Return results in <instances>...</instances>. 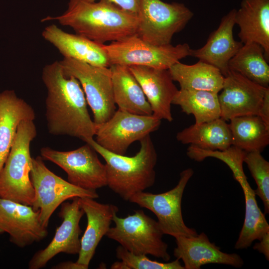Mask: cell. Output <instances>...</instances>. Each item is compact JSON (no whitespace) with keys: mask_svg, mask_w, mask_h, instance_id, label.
Returning a JSON list of instances; mask_svg holds the SVG:
<instances>
[{"mask_svg":"<svg viewBox=\"0 0 269 269\" xmlns=\"http://www.w3.org/2000/svg\"><path fill=\"white\" fill-rule=\"evenodd\" d=\"M41 77L47 89L45 116L48 133L77 137L85 142L93 138L95 123L78 80L65 74L60 61L46 65Z\"/></svg>","mask_w":269,"mask_h":269,"instance_id":"cell-1","label":"cell"},{"mask_svg":"<svg viewBox=\"0 0 269 269\" xmlns=\"http://www.w3.org/2000/svg\"><path fill=\"white\" fill-rule=\"evenodd\" d=\"M54 20L70 27L76 34L104 44L136 34L138 18L136 14L106 0H69L64 13L47 16L41 21Z\"/></svg>","mask_w":269,"mask_h":269,"instance_id":"cell-2","label":"cell"},{"mask_svg":"<svg viewBox=\"0 0 269 269\" xmlns=\"http://www.w3.org/2000/svg\"><path fill=\"white\" fill-rule=\"evenodd\" d=\"M139 141L140 149L133 156L111 152L93 138L86 142L106 162L107 186L126 201L134 194L151 187L155 180L154 168L157 155L150 134Z\"/></svg>","mask_w":269,"mask_h":269,"instance_id":"cell-3","label":"cell"},{"mask_svg":"<svg viewBox=\"0 0 269 269\" xmlns=\"http://www.w3.org/2000/svg\"><path fill=\"white\" fill-rule=\"evenodd\" d=\"M37 135L33 120L19 124L12 145L0 172V198L32 206L34 190L30 180V144Z\"/></svg>","mask_w":269,"mask_h":269,"instance_id":"cell-4","label":"cell"},{"mask_svg":"<svg viewBox=\"0 0 269 269\" xmlns=\"http://www.w3.org/2000/svg\"><path fill=\"white\" fill-rule=\"evenodd\" d=\"M113 222L115 225L106 236L127 250L135 255H150L165 262L170 260L168 245L162 239L164 234L157 221L142 210L125 218L116 215Z\"/></svg>","mask_w":269,"mask_h":269,"instance_id":"cell-5","label":"cell"},{"mask_svg":"<svg viewBox=\"0 0 269 269\" xmlns=\"http://www.w3.org/2000/svg\"><path fill=\"white\" fill-rule=\"evenodd\" d=\"M193 15L181 3L140 0L136 34L153 45L171 44L174 34L182 30Z\"/></svg>","mask_w":269,"mask_h":269,"instance_id":"cell-6","label":"cell"},{"mask_svg":"<svg viewBox=\"0 0 269 269\" xmlns=\"http://www.w3.org/2000/svg\"><path fill=\"white\" fill-rule=\"evenodd\" d=\"M110 65H140L168 69L181 59L190 56L187 43L157 46L143 40L136 34L120 41L103 44Z\"/></svg>","mask_w":269,"mask_h":269,"instance_id":"cell-7","label":"cell"},{"mask_svg":"<svg viewBox=\"0 0 269 269\" xmlns=\"http://www.w3.org/2000/svg\"><path fill=\"white\" fill-rule=\"evenodd\" d=\"M43 160L40 155L32 157L30 177L34 197L31 206L34 210H39L40 221L47 227L53 213L67 200L75 197L96 199L99 195L96 191L79 188L58 176L47 167Z\"/></svg>","mask_w":269,"mask_h":269,"instance_id":"cell-8","label":"cell"},{"mask_svg":"<svg viewBox=\"0 0 269 269\" xmlns=\"http://www.w3.org/2000/svg\"><path fill=\"white\" fill-rule=\"evenodd\" d=\"M64 72L79 82L96 124L108 120L116 111L111 72L109 67H97L72 58L60 61Z\"/></svg>","mask_w":269,"mask_h":269,"instance_id":"cell-9","label":"cell"},{"mask_svg":"<svg viewBox=\"0 0 269 269\" xmlns=\"http://www.w3.org/2000/svg\"><path fill=\"white\" fill-rule=\"evenodd\" d=\"M193 173L192 168H187L181 171L177 184L172 189L160 194L141 191L134 194L129 201L153 212L164 234L174 238L195 236L197 235L196 230L185 225L181 211L183 194Z\"/></svg>","mask_w":269,"mask_h":269,"instance_id":"cell-10","label":"cell"},{"mask_svg":"<svg viewBox=\"0 0 269 269\" xmlns=\"http://www.w3.org/2000/svg\"><path fill=\"white\" fill-rule=\"evenodd\" d=\"M40 153L43 160L50 161L62 169L67 175V181L76 186L96 191L107 186L105 164L88 143L65 151L43 147Z\"/></svg>","mask_w":269,"mask_h":269,"instance_id":"cell-11","label":"cell"},{"mask_svg":"<svg viewBox=\"0 0 269 269\" xmlns=\"http://www.w3.org/2000/svg\"><path fill=\"white\" fill-rule=\"evenodd\" d=\"M161 120L118 109L107 121L95 124V140L108 151L125 155L130 145L158 129Z\"/></svg>","mask_w":269,"mask_h":269,"instance_id":"cell-12","label":"cell"},{"mask_svg":"<svg viewBox=\"0 0 269 269\" xmlns=\"http://www.w3.org/2000/svg\"><path fill=\"white\" fill-rule=\"evenodd\" d=\"M84 214L80 206L79 197L73 198L71 202H64L61 204L59 216L62 222L56 229L47 246L33 255L28 263V269L43 268L59 253L78 254L81 248L79 237L82 233L79 224Z\"/></svg>","mask_w":269,"mask_h":269,"instance_id":"cell-13","label":"cell"},{"mask_svg":"<svg viewBox=\"0 0 269 269\" xmlns=\"http://www.w3.org/2000/svg\"><path fill=\"white\" fill-rule=\"evenodd\" d=\"M269 88L229 70L224 77L221 93L218 94L220 118L227 121L239 116L258 115Z\"/></svg>","mask_w":269,"mask_h":269,"instance_id":"cell-14","label":"cell"},{"mask_svg":"<svg viewBox=\"0 0 269 269\" xmlns=\"http://www.w3.org/2000/svg\"><path fill=\"white\" fill-rule=\"evenodd\" d=\"M47 228L40 221L39 210L0 198V234L7 233L12 244L23 248L39 242L47 237Z\"/></svg>","mask_w":269,"mask_h":269,"instance_id":"cell-15","label":"cell"},{"mask_svg":"<svg viewBox=\"0 0 269 269\" xmlns=\"http://www.w3.org/2000/svg\"><path fill=\"white\" fill-rule=\"evenodd\" d=\"M128 67L140 85L151 107L152 115L171 122V105L178 90L169 70L140 65Z\"/></svg>","mask_w":269,"mask_h":269,"instance_id":"cell-16","label":"cell"},{"mask_svg":"<svg viewBox=\"0 0 269 269\" xmlns=\"http://www.w3.org/2000/svg\"><path fill=\"white\" fill-rule=\"evenodd\" d=\"M175 238L176 247L174 256L183 262L184 269H200L209 264L229 265L239 268L244 265L240 255L222 252L207 236L202 232L190 237L179 236Z\"/></svg>","mask_w":269,"mask_h":269,"instance_id":"cell-17","label":"cell"},{"mask_svg":"<svg viewBox=\"0 0 269 269\" xmlns=\"http://www.w3.org/2000/svg\"><path fill=\"white\" fill-rule=\"evenodd\" d=\"M236 11L233 9L224 16L218 27L210 34L206 44L199 49H191L190 52V56L219 69L224 77L229 71V61L243 45L233 37Z\"/></svg>","mask_w":269,"mask_h":269,"instance_id":"cell-18","label":"cell"},{"mask_svg":"<svg viewBox=\"0 0 269 269\" xmlns=\"http://www.w3.org/2000/svg\"><path fill=\"white\" fill-rule=\"evenodd\" d=\"M43 38L52 44L63 56L97 67H109V58L104 44L84 36L63 31L54 24L45 27Z\"/></svg>","mask_w":269,"mask_h":269,"instance_id":"cell-19","label":"cell"},{"mask_svg":"<svg viewBox=\"0 0 269 269\" xmlns=\"http://www.w3.org/2000/svg\"><path fill=\"white\" fill-rule=\"evenodd\" d=\"M81 208L86 214L87 225L81 239V248L76 262L88 268L102 238L109 230L119 208L111 204H104L89 197H79Z\"/></svg>","mask_w":269,"mask_h":269,"instance_id":"cell-20","label":"cell"},{"mask_svg":"<svg viewBox=\"0 0 269 269\" xmlns=\"http://www.w3.org/2000/svg\"><path fill=\"white\" fill-rule=\"evenodd\" d=\"M235 24L240 28L238 36L243 44L256 43L262 46L269 59V0H243L236 10Z\"/></svg>","mask_w":269,"mask_h":269,"instance_id":"cell-21","label":"cell"},{"mask_svg":"<svg viewBox=\"0 0 269 269\" xmlns=\"http://www.w3.org/2000/svg\"><path fill=\"white\" fill-rule=\"evenodd\" d=\"M33 108L15 91L6 90L0 93V172L7 159L20 123L34 120Z\"/></svg>","mask_w":269,"mask_h":269,"instance_id":"cell-22","label":"cell"},{"mask_svg":"<svg viewBox=\"0 0 269 269\" xmlns=\"http://www.w3.org/2000/svg\"><path fill=\"white\" fill-rule=\"evenodd\" d=\"M114 101L118 109L144 116L152 115L151 107L128 66L111 65Z\"/></svg>","mask_w":269,"mask_h":269,"instance_id":"cell-23","label":"cell"},{"mask_svg":"<svg viewBox=\"0 0 269 269\" xmlns=\"http://www.w3.org/2000/svg\"><path fill=\"white\" fill-rule=\"evenodd\" d=\"M168 70L172 80L179 83L182 90L219 94L223 88L224 76L220 70L201 60L192 65L179 61Z\"/></svg>","mask_w":269,"mask_h":269,"instance_id":"cell-24","label":"cell"},{"mask_svg":"<svg viewBox=\"0 0 269 269\" xmlns=\"http://www.w3.org/2000/svg\"><path fill=\"white\" fill-rule=\"evenodd\" d=\"M176 139L183 144H190L207 150H223L232 145L229 124L221 118L195 123L179 132Z\"/></svg>","mask_w":269,"mask_h":269,"instance_id":"cell-25","label":"cell"},{"mask_svg":"<svg viewBox=\"0 0 269 269\" xmlns=\"http://www.w3.org/2000/svg\"><path fill=\"white\" fill-rule=\"evenodd\" d=\"M229 124L232 145L246 152H262L269 143V128L258 115L234 117Z\"/></svg>","mask_w":269,"mask_h":269,"instance_id":"cell-26","label":"cell"},{"mask_svg":"<svg viewBox=\"0 0 269 269\" xmlns=\"http://www.w3.org/2000/svg\"><path fill=\"white\" fill-rule=\"evenodd\" d=\"M261 45L244 44L229 62V70L239 73L252 82L268 88L269 65Z\"/></svg>","mask_w":269,"mask_h":269,"instance_id":"cell-27","label":"cell"},{"mask_svg":"<svg viewBox=\"0 0 269 269\" xmlns=\"http://www.w3.org/2000/svg\"><path fill=\"white\" fill-rule=\"evenodd\" d=\"M172 104L179 106L186 114L193 115L195 124L210 122L221 116L218 94L214 92L180 89Z\"/></svg>","mask_w":269,"mask_h":269,"instance_id":"cell-28","label":"cell"},{"mask_svg":"<svg viewBox=\"0 0 269 269\" xmlns=\"http://www.w3.org/2000/svg\"><path fill=\"white\" fill-rule=\"evenodd\" d=\"M260 151L246 152L244 162H245L257 185L255 190L256 195L260 197L264 206L265 214L269 213V162L262 155Z\"/></svg>","mask_w":269,"mask_h":269,"instance_id":"cell-29","label":"cell"},{"mask_svg":"<svg viewBox=\"0 0 269 269\" xmlns=\"http://www.w3.org/2000/svg\"><path fill=\"white\" fill-rule=\"evenodd\" d=\"M117 257L125 264L127 269H184L179 260L160 263L149 259L145 255H135L121 245L116 249Z\"/></svg>","mask_w":269,"mask_h":269,"instance_id":"cell-30","label":"cell"},{"mask_svg":"<svg viewBox=\"0 0 269 269\" xmlns=\"http://www.w3.org/2000/svg\"><path fill=\"white\" fill-rule=\"evenodd\" d=\"M96 1L98 0H86ZM120 6L123 9L137 15L140 0H106Z\"/></svg>","mask_w":269,"mask_h":269,"instance_id":"cell-31","label":"cell"},{"mask_svg":"<svg viewBox=\"0 0 269 269\" xmlns=\"http://www.w3.org/2000/svg\"><path fill=\"white\" fill-rule=\"evenodd\" d=\"M258 116L261 118L267 128H269V88L265 93Z\"/></svg>","mask_w":269,"mask_h":269,"instance_id":"cell-32","label":"cell"},{"mask_svg":"<svg viewBox=\"0 0 269 269\" xmlns=\"http://www.w3.org/2000/svg\"><path fill=\"white\" fill-rule=\"evenodd\" d=\"M259 242L256 243L253 246L254 250H257L263 254L266 259L269 260V232L265 233L261 239L259 240Z\"/></svg>","mask_w":269,"mask_h":269,"instance_id":"cell-33","label":"cell"},{"mask_svg":"<svg viewBox=\"0 0 269 269\" xmlns=\"http://www.w3.org/2000/svg\"><path fill=\"white\" fill-rule=\"evenodd\" d=\"M54 269H87L83 265L78 264L76 262L74 263L71 261L60 263L53 267Z\"/></svg>","mask_w":269,"mask_h":269,"instance_id":"cell-34","label":"cell"},{"mask_svg":"<svg viewBox=\"0 0 269 269\" xmlns=\"http://www.w3.org/2000/svg\"><path fill=\"white\" fill-rule=\"evenodd\" d=\"M112 269H127V267L122 261L116 262L114 263L111 267Z\"/></svg>","mask_w":269,"mask_h":269,"instance_id":"cell-35","label":"cell"}]
</instances>
